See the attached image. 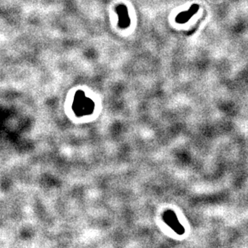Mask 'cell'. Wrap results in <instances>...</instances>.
<instances>
[{
  "label": "cell",
  "mask_w": 248,
  "mask_h": 248,
  "mask_svg": "<svg viewBox=\"0 0 248 248\" xmlns=\"http://www.w3.org/2000/svg\"><path fill=\"white\" fill-rule=\"evenodd\" d=\"M116 11L118 13L120 19H119V27L121 28H126L130 25L129 16H128L127 8L124 4L119 5L116 7Z\"/></svg>",
  "instance_id": "6da1fadb"
}]
</instances>
